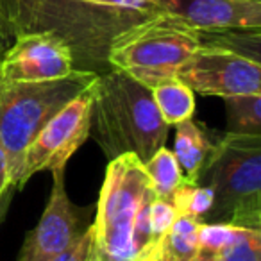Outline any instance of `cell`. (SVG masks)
<instances>
[{"instance_id": "cell-23", "label": "cell", "mask_w": 261, "mask_h": 261, "mask_svg": "<svg viewBox=\"0 0 261 261\" xmlns=\"http://www.w3.org/2000/svg\"><path fill=\"white\" fill-rule=\"evenodd\" d=\"M13 31L9 23L8 8H6V0H0V54L13 43Z\"/></svg>"}, {"instance_id": "cell-20", "label": "cell", "mask_w": 261, "mask_h": 261, "mask_svg": "<svg viewBox=\"0 0 261 261\" xmlns=\"http://www.w3.org/2000/svg\"><path fill=\"white\" fill-rule=\"evenodd\" d=\"M236 225L231 224H207L202 222L199 229V243H200V254H202V261H207L213 254H217L220 249H224L227 243H231L234 240V236L238 234Z\"/></svg>"}, {"instance_id": "cell-25", "label": "cell", "mask_w": 261, "mask_h": 261, "mask_svg": "<svg viewBox=\"0 0 261 261\" xmlns=\"http://www.w3.org/2000/svg\"><path fill=\"white\" fill-rule=\"evenodd\" d=\"M15 192H16L15 188L9 190L8 195H6V199L2 200V204H0V225H2V222H4L6 213H8V210H9V204H11V200H13V195H15Z\"/></svg>"}, {"instance_id": "cell-12", "label": "cell", "mask_w": 261, "mask_h": 261, "mask_svg": "<svg viewBox=\"0 0 261 261\" xmlns=\"http://www.w3.org/2000/svg\"><path fill=\"white\" fill-rule=\"evenodd\" d=\"M218 142V140H217ZM217 142L211 138L207 129L195 120H185L175 123L174 156L188 181L197 182L204 168L207 167L215 152Z\"/></svg>"}, {"instance_id": "cell-24", "label": "cell", "mask_w": 261, "mask_h": 261, "mask_svg": "<svg viewBox=\"0 0 261 261\" xmlns=\"http://www.w3.org/2000/svg\"><path fill=\"white\" fill-rule=\"evenodd\" d=\"M11 182H9V168H8V158L2 149V143H0V204L6 199L8 192L11 190Z\"/></svg>"}, {"instance_id": "cell-28", "label": "cell", "mask_w": 261, "mask_h": 261, "mask_svg": "<svg viewBox=\"0 0 261 261\" xmlns=\"http://www.w3.org/2000/svg\"><path fill=\"white\" fill-rule=\"evenodd\" d=\"M259 2H261V0H259Z\"/></svg>"}, {"instance_id": "cell-10", "label": "cell", "mask_w": 261, "mask_h": 261, "mask_svg": "<svg viewBox=\"0 0 261 261\" xmlns=\"http://www.w3.org/2000/svg\"><path fill=\"white\" fill-rule=\"evenodd\" d=\"M68 45L52 33H20L0 54V84L45 83L73 72Z\"/></svg>"}, {"instance_id": "cell-27", "label": "cell", "mask_w": 261, "mask_h": 261, "mask_svg": "<svg viewBox=\"0 0 261 261\" xmlns=\"http://www.w3.org/2000/svg\"><path fill=\"white\" fill-rule=\"evenodd\" d=\"M97 261H98V257H97Z\"/></svg>"}, {"instance_id": "cell-18", "label": "cell", "mask_w": 261, "mask_h": 261, "mask_svg": "<svg viewBox=\"0 0 261 261\" xmlns=\"http://www.w3.org/2000/svg\"><path fill=\"white\" fill-rule=\"evenodd\" d=\"M168 202L175 207L179 215H186V217L202 220L213 206V192L207 186L188 181L185 177Z\"/></svg>"}, {"instance_id": "cell-21", "label": "cell", "mask_w": 261, "mask_h": 261, "mask_svg": "<svg viewBox=\"0 0 261 261\" xmlns=\"http://www.w3.org/2000/svg\"><path fill=\"white\" fill-rule=\"evenodd\" d=\"M179 213L168 200H161L156 197L152 207H150V231H152L156 242L163 243V238L167 236L168 229L172 227Z\"/></svg>"}, {"instance_id": "cell-2", "label": "cell", "mask_w": 261, "mask_h": 261, "mask_svg": "<svg viewBox=\"0 0 261 261\" xmlns=\"http://www.w3.org/2000/svg\"><path fill=\"white\" fill-rule=\"evenodd\" d=\"M156 193L135 154L109 161L91 222L98 261H160L161 243L150 231Z\"/></svg>"}, {"instance_id": "cell-6", "label": "cell", "mask_w": 261, "mask_h": 261, "mask_svg": "<svg viewBox=\"0 0 261 261\" xmlns=\"http://www.w3.org/2000/svg\"><path fill=\"white\" fill-rule=\"evenodd\" d=\"M200 43V31L168 13L113 38L108 61L113 70L152 90L163 79L174 77Z\"/></svg>"}, {"instance_id": "cell-8", "label": "cell", "mask_w": 261, "mask_h": 261, "mask_svg": "<svg viewBox=\"0 0 261 261\" xmlns=\"http://www.w3.org/2000/svg\"><path fill=\"white\" fill-rule=\"evenodd\" d=\"M175 75L193 93L207 97L261 95V65L224 47L200 45Z\"/></svg>"}, {"instance_id": "cell-7", "label": "cell", "mask_w": 261, "mask_h": 261, "mask_svg": "<svg viewBox=\"0 0 261 261\" xmlns=\"http://www.w3.org/2000/svg\"><path fill=\"white\" fill-rule=\"evenodd\" d=\"M95 83L73 97L63 109H59L31 142L23 154L18 190H22L23 185L41 170H65L68 160L88 140Z\"/></svg>"}, {"instance_id": "cell-14", "label": "cell", "mask_w": 261, "mask_h": 261, "mask_svg": "<svg viewBox=\"0 0 261 261\" xmlns=\"http://www.w3.org/2000/svg\"><path fill=\"white\" fill-rule=\"evenodd\" d=\"M202 220L179 215L161 243L160 261H202L199 229Z\"/></svg>"}, {"instance_id": "cell-11", "label": "cell", "mask_w": 261, "mask_h": 261, "mask_svg": "<svg viewBox=\"0 0 261 261\" xmlns=\"http://www.w3.org/2000/svg\"><path fill=\"white\" fill-rule=\"evenodd\" d=\"M165 8L197 31L261 29L259 0H165Z\"/></svg>"}, {"instance_id": "cell-1", "label": "cell", "mask_w": 261, "mask_h": 261, "mask_svg": "<svg viewBox=\"0 0 261 261\" xmlns=\"http://www.w3.org/2000/svg\"><path fill=\"white\" fill-rule=\"evenodd\" d=\"M13 38L52 33L68 45L73 68L102 75L111 72L113 38L156 16L168 15L165 0H6Z\"/></svg>"}, {"instance_id": "cell-3", "label": "cell", "mask_w": 261, "mask_h": 261, "mask_svg": "<svg viewBox=\"0 0 261 261\" xmlns=\"http://www.w3.org/2000/svg\"><path fill=\"white\" fill-rule=\"evenodd\" d=\"M168 125L161 118L150 88L111 70L98 75L91 108L90 136L109 161L135 154L142 163L165 147Z\"/></svg>"}, {"instance_id": "cell-22", "label": "cell", "mask_w": 261, "mask_h": 261, "mask_svg": "<svg viewBox=\"0 0 261 261\" xmlns=\"http://www.w3.org/2000/svg\"><path fill=\"white\" fill-rule=\"evenodd\" d=\"M93 227H88L86 232L73 243L70 249H66L65 252L58 254L56 257H52L50 261H90L91 254H93Z\"/></svg>"}, {"instance_id": "cell-16", "label": "cell", "mask_w": 261, "mask_h": 261, "mask_svg": "<svg viewBox=\"0 0 261 261\" xmlns=\"http://www.w3.org/2000/svg\"><path fill=\"white\" fill-rule=\"evenodd\" d=\"M225 100L227 133L261 135V95H234Z\"/></svg>"}, {"instance_id": "cell-4", "label": "cell", "mask_w": 261, "mask_h": 261, "mask_svg": "<svg viewBox=\"0 0 261 261\" xmlns=\"http://www.w3.org/2000/svg\"><path fill=\"white\" fill-rule=\"evenodd\" d=\"M197 182L213 192L207 224L261 229V135L220 136Z\"/></svg>"}, {"instance_id": "cell-9", "label": "cell", "mask_w": 261, "mask_h": 261, "mask_svg": "<svg viewBox=\"0 0 261 261\" xmlns=\"http://www.w3.org/2000/svg\"><path fill=\"white\" fill-rule=\"evenodd\" d=\"M86 210L72 204L65 186V170L52 172V188L40 222L27 232L16 261H50L73 245L90 227Z\"/></svg>"}, {"instance_id": "cell-5", "label": "cell", "mask_w": 261, "mask_h": 261, "mask_svg": "<svg viewBox=\"0 0 261 261\" xmlns=\"http://www.w3.org/2000/svg\"><path fill=\"white\" fill-rule=\"evenodd\" d=\"M97 73L73 70L45 83L0 84V143L8 158L9 182L18 192L23 154L43 125L73 97L90 88Z\"/></svg>"}, {"instance_id": "cell-26", "label": "cell", "mask_w": 261, "mask_h": 261, "mask_svg": "<svg viewBox=\"0 0 261 261\" xmlns=\"http://www.w3.org/2000/svg\"><path fill=\"white\" fill-rule=\"evenodd\" d=\"M95 245V243H93ZM90 261H97V256H95V249H93V254H91V259Z\"/></svg>"}, {"instance_id": "cell-17", "label": "cell", "mask_w": 261, "mask_h": 261, "mask_svg": "<svg viewBox=\"0 0 261 261\" xmlns=\"http://www.w3.org/2000/svg\"><path fill=\"white\" fill-rule=\"evenodd\" d=\"M200 45L224 47L254 61L261 59V29L200 31Z\"/></svg>"}, {"instance_id": "cell-13", "label": "cell", "mask_w": 261, "mask_h": 261, "mask_svg": "<svg viewBox=\"0 0 261 261\" xmlns=\"http://www.w3.org/2000/svg\"><path fill=\"white\" fill-rule=\"evenodd\" d=\"M150 91L161 118L168 125L190 120L195 113V93L177 75L163 79Z\"/></svg>"}, {"instance_id": "cell-19", "label": "cell", "mask_w": 261, "mask_h": 261, "mask_svg": "<svg viewBox=\"0 0 261 261\" xmlns=\"http://www.w3.org/2000/svg\"><path fill=\"white\" fill-rule=\"evenodd\" d=\"M207 261H261V229L240 227L234 240Z\"/></svg>"}, {"instance_id": "cell-15", "label": "cell", "mask_w": 261, "mask_h": 261, "mask_svg": "<svg viewBox=\"0 0 261 261\" xmlns=\"http://www.w3.org/2000/svg\"><path fill=\"white\" fill-rule=\"evenodd\" d=\"M143 167H145V172L158 199L170 200V197L174 195L177 186L185 179L174 152L168 150L167 147H161L150 156L149 161L143 163Z\"/></svg>"}]
</instances>
